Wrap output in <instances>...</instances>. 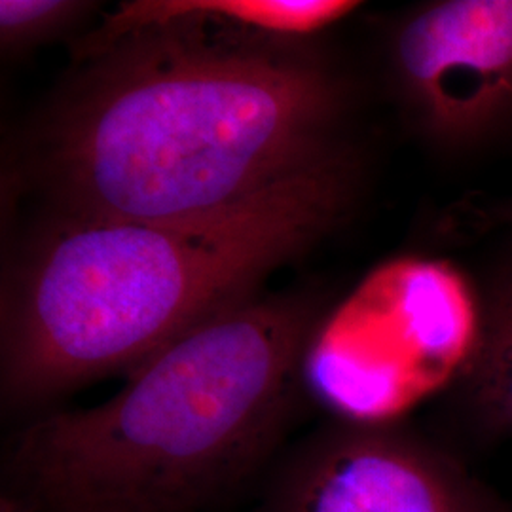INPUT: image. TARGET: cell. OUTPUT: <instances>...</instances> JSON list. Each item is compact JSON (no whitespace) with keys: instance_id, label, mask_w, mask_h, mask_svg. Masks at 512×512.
<instances>
[{"instance_id":"1","label":"cell","mask_w":512,"mask_h":512,"mask_svg":"<svg viewBox=\"0 0 512 512\" xmlns=\"http://www.w3.org/2000/svg\"><path fill=\"white\" fill-rule=\"evenodd\" d=\"M82 57L44 148L65 217L209 219L348 150L346 84L296 40L179 16Z\"/></svg>"},{"instance_id":"2","label":"cell","mask_w":512,"mask_h":512,"mask_svg":"<svg viewBox=\"0 0 512 512\" xmlns=\"http://www.w3.org/2000/svg\"><path fill=\"white\" fill-rule=\"evenodd\" d=\"M357 183L348 148L209 219L63 217L27 253L4 298V399L42 403L133 372L249 300L262 277L332 232L348 217Z\"/></svg>"},{"instance_id":"3","label":"cell","mask_w":512,"mask_h":512,"mask_svg":"<svg viewBox=\"0 0 512 512\" xmlns=\"http://www.w3.org/2000/svg\"><path fill=\"white\" fill-rule=\"evenodd\" d=\"M313 330L306 304L249 298L152 355L109 401L29 425L12 473L54 512L205 505L274 448Z\"/></svg>"},{"instance_id":"4","label":"cell","mask_w":512,"mask_h":512,"mask_svg":"<svg viewBox=\"0 0 512 512\" xmlns=\"http://www.w3.org/2000/svg\"><path fill=\"white\" fill-rule=\"evenodd\" d=\"M452 275L437 264L399 262L372 275L313 330L304 372L330 406L355 423H380L456 380L475 348L463 313L442 310Z\"/></svg>"},{"instance_id":"5","label":"cell","mask_w":512,"mask_h":512,"mask_svg":"<svg viewBox=\"0 0 512 512\" xmlns=\"http://www.w3.org/2000/svg\"><path fill=\"white\" fill-rule=\"evenodd\" d=\"M391 67L408 118L446 154L512 141V0H442L395 29Z\"/></svg>"},{"instance_id":"6","label":"cell","mask_w":512,"mask_h":512,"mask_svg":"<svg viewBox=\"0 0 512 512\" xmlns=\"http://www.w3.org/2000/svg\"><path fill=\"white\" fill-rule=\"evenodd\" d=\"M268 512H503L429 442L384 423H346L308 440L281 471Z\"/></svg>"},{"instance_id":"7","label":"cell","mask_w":512,"mask_h":512,"mask_svg":"<svg viewBox=\"0 0 512 512\" xmlns=\"http://www.w3.org/2000/svg\"><path fill=\"white\" fill-rule=\"evenodd\" d=\"M359 8L348 0H137L126 2L84 38L80 55L90 54L135 29L179 16H205L270 37H310Z\"/></svg>"},{"instance_id":"8","label":"cell","mask_w":512,"mask_h":512,"mask_svg":"<svg viewBox=\"0 0 512 512\" xmlns=\"http://www.w3.org/2000/svg\"><path fill=\"white\" fill-rule=\"evenodd\" d=\"M458 393L480 433L512 437V255L480 298L475 348L459 374Z\"/></svg>"},{"instance_id":"9","label":"cell","mask_w":512,"mask_h":512,"mask_svg":"<svg viewBox=\"0 0 512 512\" xmlns=\"http://www.w3.org/2000/svg\"><path fill=\"white\" fill-rule=\"evenodd\" d=\"M88 4L67 0H2L0 38L8 48L35 44L71 23Z\"/></svg>"}]
</instances>
